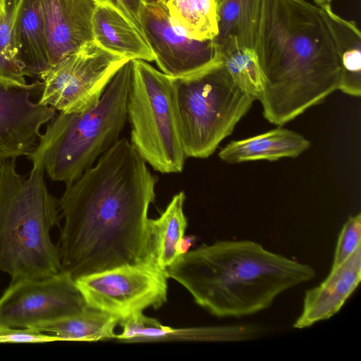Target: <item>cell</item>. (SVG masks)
<instances>
[{
    "mask_svg": "<svg viewBox=\"0 0 361 361\" xmlns=\"http://www.w3.org/2000/svg\"><path fill=\"white\" fill-rule=\"evenodd\" d=\"M134 59L115 73L96 105L78 112H60L27 156L32 167L54 181L70 184L119 140L127 121V102Z\"/></svg>",
    "mask_w": 361,
    "mask_h": 361,
    "instance_id": "5b68a950",
    "label": "cell"
},
{
    "mask_svg": "<svg viewBox=\"0 0 361 361\" xmlns=\"http://www.w3.org/2000/svg\"><path fill=\"white\" fill-rule=\"evenodd\" d=\"M310 142L293 130L279 127L240 140H233L219 152V157L231 164L282 158H295L310 147Z\"/></svg>",
    "mask_w": 361,
    "mask_h": 361,
    "instance_id": "e0dca14e",
    "label": "cell"
},
{
    "mask_svg": "<svg viewBox=\"0 0 361 361\" xmlns=\"http://www.w3.org/2000/svg\"><path fill=\"white\" fill-rule=\"evenodd\" d=\"M157 177L126 138L119 139L59 200L64 225L61 271L74 280L114 267L154 263L148 210Z\"/></svg>",
    "mask_w": 361,
    "mask_h": 361,
    "instance_id": "6da1fadb",
    "label": "cell"
},
{
    "mask_svg": "<svg viewBox=\"0 0 361 361\" xmlns=\"http://www.w3.org/2000/svg\"><path fill=\"white\" fill-rule=\"evenodd\" d=\"M170 17L192 39H214L218 35L216 0H161Z\"/></svg>",
    "mask_w": 361,
    "mask_h": 361,
    "instance_id": "7402d4cb",
    "label": "cell"
},
{
    "mask_svg": "<svg viewBox=\"0 0 361 361\" xmlns=\"http://www.w3.org/2000/svg\"><path fill=\"white\" fill-rule=\"evenodd\" d=\"M312 3L319 6H324L326 5H331L333 0H310Z\"/></svg>",
    "mask_w": 361,
    "mask_h": 361,
    "instance_id": "f1b7e54d",
    "label": "cell"
},
{
    "mask_svg": "<svg viewBox=\"0 0 361 361\" xmlns=\"http://www.w3.org/2000/svg\"><path fill=\"white\" fill-rule=\"evenodd\" d=\"M166 273L199 306L219 318L265 310L280 294L315 276L310 265L249 240L203 244L181 255Z\"/></svg>",
    "mask_w": 361,
    "mask_h": 361,
    "instance_id": "3957f363",
    "label": "cell"
},
{
    "mask_svg": "<svg viewBox=\"0 0 361 361\" xmlns=\"http://www.w3.org/2000/svg\"><path fill=\"white\" fill-rule=\"evenodd\" d=\"M130 144L161 173H180L186 157L180 140L171 78L147 61L134 59L127 102Z\"/></svg>",
    "mask_w": 361,
    "mask_h": 361,
    "instance_id": "52a82bcc",
    "label": "cell"
},
{
    "mask_svg": "<svg viewBox=\"0 0 361 361\" xmlns=\"http://www.w3.org/2000/svg\"><path fill=\"white\" fill-rule=\"evenodd\" d=\"M221 61L234 83L255 100L260 98L263 78L253 48L242 47L221 51Z\"/></svg>",
    "mask_w": 361,
    "mask_h": 361,
    "instance_id": "d4e9b609",
    "label": "cell"
},
{
    "mask_svg": "<svg viewBox=\"0 0 361 361\" xmlns=\"http://www.w3.org/2000/svg\"><path fill=\"white\" fill-rule=\"evenodd\" d=\"M142 33L160 71L171 78L185 77L221 61L214 39L197 40L170 17L161 0L142 6Z\"/></svg>",
    "mask_w": 361,
    "mask_h": 361,
    "instance_id": "8fae6325",
    "label": "cell"
},
{
    "mask_svg": "<svg viewBox=\"0 0 361 361\" xmlns=\"http://www.w3.org/2000/svg\"><path fill=\"white\" fill-rule=\"evenodd\" d=\"M261 0H223L217 7L218 35L214 39L220 51L254 49Z\"/></svg>",
    "mask_w": 361,
    "mask_h": 361,
    "instance_id": "d6986e66",
    "label": "cell"
},
{
    "mask_svg": "<svg viewBox=\"0 0 361 361\" xmlns=\"http://www.w3.org/2000/svg\"><path fill=\"white\" fill-rule=\"evenodd\" d=\"M129 59L92 41L53 66L42 78L38 102L63 113L96 105L118 69Z\"/></svg>",
    "mask_w": 361,
    "mask_h": 361,
    "instance_id": "ba28073f",
    "label": "cell"
},
{
    "mask_svg": "<svg viewBox=\"0 0 361 361\" xmlns=\"http://www.w3.org/2000/svg\"><path fill=\"white\" fill-rule=\"evenodd\" d=\"M171 82L186 157L211 156L255 101L234 83L221 61L188 76L171 78Z\"/></svg>",
    "mask_w": 361,
    "mask_h": 361,
    "instance_id": "8992f818",
    "label": "cell"
},
{
    "mask_svg": "<svg viewBox=\"0 0 361 361\" xmlns=\"http://www.w3.org/2000/svg\"><path fill=\"white\" fill-rule=\"evenodd\" d=\"M98 3L106 4L116 8L130 21L142 33L140 23V12L145 4L160 0H96Z\"/></svg>",
    "mask_w": 361,
    "mask_h": 361,
    "instance_id": "83f0119b",
    "label": "cell"
},
{
    "mask_svg": "<svg viewBox=\"0 0 361 361\" xmlns=\"http://www.w3.org/2000/svg\"><path fill=\"white\" fill-rule=\"evenodd\" d=\"M338 46L341 73L338 90L360 97L361 94V35L353 20H346L334 11L331 5L321 6Z\"/></svg>",
    "mask_w": 361,
    "mask_h": 361,
    "instance_id": "ffe728a7",
    "label": "cell"
},
{
    "mask_svg": "<svg viewBox=\"0 0 361 361\" xmlns=\"http://www.w3.org/2000/svg\"><path fill=\"white\" fill-rule=\"evenodd\" d=\"M94 41L106 51L129 59L154 61L141 32L116 8L99 3L92 16Z\"/></svg>",
    "mask_w": 361,
    "mask_h": 361,
    "instance_id": "2e32d148",
    "label": "cell"
},
{
    "mask_svg": "<svg viewBox=\"0 0 361 361\" xmlns=\"http://www.w3.org/2000/svg\"><path fill=\"white\" fill-rule=\"evenodd\" d=\"M87 305L68 274L11 281L0 298V327L34 329L82 313Z\"/></svg>",
    "mask_w": 361,
    "mask_h": 361,
    "instance_id": "30bf717a",
    "label": "cell"
},
{
    "mask_svg": "<svg viewBox=\"0 0 361 361\" xmlns=\"http://www.w3.org/2000/svg\"><path fill=\"white\" fill-rule=\"evenodd\" d=\"M254 49L262 74L264 118L283 126L338 90V46L321 6L261 0Z\"/></svg>",
    "mask_w": 361,
    "mask_h": 361,
    "instance_id": "7a4b0ae2",
    "label": "cell"
},
{
    "mask_svg": "<svg viewBox=\"0 0 361 361\" xmlns=\"http://www.w3.org/2000/svg\"><path fill=\"white\" fill-rule=\"evenodd\" d=\"M185 200V192H179L159 218L148 220L150 258L165 271L183 255L180 243L188 226L183 211Z\"/></svg>",
    "mask_w": 361,
    "mask_h": 361,
    "instance_id": "ac0fdd59",
    "label": "cell"
},
{
    "mask_svg": "<svg viewBox=\"0 0 361 361\" xmlns=\"http://www.w3.org/2000/svg\"><path fill=\"white\" fill-rule=\"evenodd\" d=\"M217 2V5H219L223 0H216Z\"/></svg>",
    "mask_w": 361,
    "mask_h": 361,
    "instance_id": "4dcf8cb0",
    "label": "cell"
},
{
    "mask_svg": "<svg viewBox=\"0 0 361 361\" xmlns=\"http://www.w3.org/2000/svg\"><path fill=\"white\" fill-rule=\"evenodd\" d=\"M43 82L24 87L0 82V161L28 156L37 146L40 129L56 116L55 109L35 102Z\"/></svg>",
    "mask_w": 361,
    "mask_h": 361,
    "instance_id": "7c38bea8",
    "label": "cell"
},
{
    "mask_svg": "<svg viewBox=\"0 0 361 361\" xmlns=\"http://www.w3.org/2000/svg\"><path fill=\"white\" fill-rule=\"evenodd\" d=\"M13 29L18 56L29 77L42 80L50 69L43 0H18Z\"/></svg>",
    "mask_w": 361,
    "mask_h": 361,
    "instance_id": "9a60e30c",
    "label": "cell"
},
{
    "mask_svg": "<svg viewBox=\"0 0 361 361\" xmlns=\"http://www.w3.org/2000/svg\"><path fill=\"white\" fill-rule=\"evenodd\" d=\"M98 4L96 0H43L50 69L94 41L92 16Z\"/></svg>",
    "mask_w": 361,
    "mask_h": 361,
    "instance_id": "4fadbf2b",
    "label": "cell"
},
{
    "mask_svg": "<svg viewBox=\"0 0 361 361\" xmlns=\"http://www.w3.org/2000/svg\"><path fill=\"white\" fill-rule=\"evenodd\" d=\"M168 276L154 263L114 267L75 279L86 305L121 318L167 300Z\"/></svg>",
    "mask_w": 361,
    "mask_h": 361,
    "instance_id": "9c48e42d",
    "label": "cell"
},
{
    "mask_svg": "<svg viewBox=\"0 0 361 361\" xmlns=\"http://www.w3.org/2000/svg\"><path fill=\"white\" fill-rule=\"evenodd\" d=\"M16 159L0 161V271L11 281L37 279L61 271L59 245L50 231L59 224V200L52 195L44 171L20 175Z\"/></svg>",
    "mask_w": 361,
    "mask_h": 361,
    "instance_id": "277c9868",
    "label": "cell"
},
{
    "mask_svg": "<svg viewBox=\"0 0 361 361\" xmlns=\"http://www.w3.org/2000/svg\"><path fill=\"white\" fill-rule=\"evenodd\" d=\"M262 334V326L257 324L173 329L157 321L151 328L149 340L242 341L259 338Z\"/></svg>",
    "mask_w": 361,
    "mask_h": 361,
    "instance_id": "603a6c76",
    "label": "cell"
},
{
    "mask_svg": "<svg viewBox=\"0 0 361 361\" xmlns=\"http://www.w3.org/2000/svg\"><path fill=\"white\" fill-rule=\"evenodd\" d=\"M120 317L91 307L80 314L32 329L51 335L58 341H97L116 338Z\"/></svg>",
    "mask_w": 361,
    "mask_h": 361,
    "instance_id": "44dd1931",
    "label": "cell"
},
{
    "mask_svg": "<svg viewBox=\"0 0 361 361\" xmlns=\"http://www.w3.org/2000/svg\"><path fill=\"white\" fill-rule=\"evenodd\" d=\"M58 341L51 335L27 328L0 327V343H34Z\"/></svg>",
    "mask_w": 361,
    "mask_h": 361,
    "instance_id": "4316f807",
    "label": "cell"
},
{
    "mask_svg": "<svg viewBox=\"0 0 361 361\" xmlns=\"http://www.w3.org/2000/svg\"><path fill=\"white\" fill-rule=\"evenodd\" d=\"M18 0H4L0 11V82L11 86L27 85V71L16 48L13 23Z\"/></svg>",
    "mask_w": 361,
    "mask_h": 361,
    "instance_id": "cb8c5ba5",
    "label": "cell"
},
{
    "mask_svg": "<svg viewBox=\"0 0 361 361\" xmlns=\"http://www.w3.org/2000/svg\"><path fill=\"white\" fill-rule=\"evenodd\" d=\"M361 214L350 216L343 226L334 253L332 267L344 262L360 246Z\"/></svg>",
    "mask_w": 361,
    "mask_h": 361,
    "instance_id": "484cf974",
    "label": "cell"
},
{
    "mask_svg": "<svg viewBox=\"0 0 361 361\" xmlns=\"http://www.w3.org/2000/svg\"><path fill=\"white\" fill-rule=\"evenodd\" d=\"M361 279V246L344 262L332 267L317 286L305 292L302 312L293 327L307 328L336 314L357 288Z\"/></svg>",
    "mask_w": 361,
    "mask_h": 361,
    "instance_id": "5bb4252c",
    "label": "cell"
},
{
    "mask_svg": "<svg viewBox=\"0 0 361 361\" xmlns=\"http://www.w3.org/2000/svg\"><path fill=\"white\" fill-rule=\"evenodd\" d=\"M3 4H4V0H0V11L1 10V8L3 6Z\"/></svg>",
    "mask_w": 361,
    "mask_h": 361,
    "instance_id": "f546056e",
    "label": "cell"
}]
</instances>
